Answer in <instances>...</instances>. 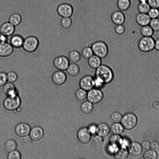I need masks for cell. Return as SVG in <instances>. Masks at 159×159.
<instances>
[{
  "label": "cell",
  "mask_w": 159,
  "mask_h": 159,
  "mask_svg": "<svg viewBox=\"0 0 159 159\" xmlns=\"http://www.w3.org/2000/svg\"><path fill=\"white\" fill-rule=\"evenodd\" d=\"M94 76L100 78L107 84L113 81L115 74L110 67L107 65L102 64L95 70Z\"/></svg>",
  "instance_id": "1"
},
{
  "label": "cell",
  "mask_w": 159,
  "mask_h": 159,
  "mask_svg": "<svg viewBox=\"0 0 159 159\" xmlns=\"http://www.w3.org/2000/svg\"><path fill=\"white\" fill-rule=\"evenodd\" d=\"M89 45L94 55L102 59L105 58L107 56L109 52V47L104 41L98 40Z\"/></svg>",
  "instance_id": "2"
},
{
  "label": "cell",
  "mask_w": 159,
  "mask_h": 159,
  "mask_svg": "<svg viewBox=\"0 0 159 159\" xmlns=\"http://www.w3.org/2000/svg\"><path fill=\"white\" fill-rule=\"evenodd\" d=\"M21 100L18 94L7 96L3 102L4 108L9 111H17L19 108Z\"/></svg>",
  "instance_id": "3"
},
{
  "label": "cell",
  "mask_w": 159,
  "mask_h": 159,
  "mask_svg": "<svg viewBox=\"0 0 159 159\" xmlns=\"http://www.w3.org/2000/svg\"><path fill=\"white\" fill-rule=\"evenodd\" d=\"M39 42L38 38L34 35H30L24 39L22 48L28 53H32L38 49Z\"/></svg>",
  "instance_id": "4"
},
{
  "label": "cell",
  "mask_w": 159,
  "mask_h": 159,
  "mask_svg": "<svg viewBox=\"0 0 159 159\" xmlns=\"http://www.w3.org/2000/svg\"><path fill=\"white\" fill-rule=\"evenodd\" d=\"M155 41V40L152 37L143 36L138 42V48L142 52H150L154 49Z\"/></svg>",
  "instance_id": "5"
},
{
  "label": "cell",
  "mask_w": 159,
  "mask_h": 159,
  "mask_svg": "<svg viewBox=\"0 0 159 159\" xmlns=\"http://www.w3.org/2000/svg\"><path fill=\"white\" fill-rule=\"evenodd\" d=\"M137 121V117L134 114L128 113L122 116L120 122L125 129L130 130L136 125Z\"/></svg>",
  "instance_id": "6"
},
{
  "label": "cell",
  "mask_w": 159,
  "mask_h": 159,
  "mask_svg": "<svg viewBox=\"0 0 159 159\" xmlns=\"http://www.w3.org/2000/svg\"><path fill=\"white\" fill-rule=\"evenodd\" d=\"M103 97V93L101 89L93 88L87 91V99L93 104L100 102Z\"/></svg>",
  "instance_id": "7"
},
{
  "label": "cell",
  "mask_w": 159,
  "mask_h": 159,
  "mask_svg": "<svg viewBox=\"0 0 159 159\" xmlns=\"http://www.w3.org/2000/svg\"><path fill=\"white\" fill-rule=\"evenodd\" d=\"M70 62L68 57L66 56L60 55L54 59L53 64L57 70L65 71L70 63Z\"/></svg>",
  "instance_id": "8"
},
{
  "label": "cell",
  "mask_w": 159,
  "mask_h": 159,
  "mask_svg": "<svg viewBox=\"0 0 159 159\" xmlns=\"http://www.w3.org/2000/svg\"><path fill=\"white\" fill-rule=\"evenodd\" d=\"M79 85L80 88L88 91L94 88V77L87 75L80 79Z\"/></svg>",
  "instance_id": "9"
},
{
  "label": "cell",
  "mask_w": 159,
  "mask_h": 159,
  "mask_svg": "<svg viewBox=\"0 0 159 159\" xmlns=\"http://www.w3.org/2000/svg\"><path fill=\"white\" fill-rule=\"evenodd\" d=\"M76 136L80 143L85 144L91 141L92 135L89 131L87 127H83L78 130Z\"/></svg>",
  "instance_id": "10"
},
{
  "label": "cell",
  "mask_w": 159,
  "mask_h": 159,
  "mask_svg": "<svg viewBox=\"0 0 159 159\" xmlns=\"http://www.w3.org/2000/svg\"><path fill=\"white\" fill-rule=\"evenodd\" d=\"M67 75L64 71L57 70L54 72L51 76L52 82L56 85L61 86L66 82Z\"/></svg>",
  "instance_id": "11"
},
{
  "label": "cell",
  "mask_w": 159,
  "mask_h": 159,
  "mask_svg": "<svg viewBox=\"0 0 159 159\" xmlns=\"http://www.w3.org/2000/svg\"><path fill=\"white\" fill-rule=\"evenodd\" d=\"M58 14L61 17H70L73 12V8L70 4L63 3L57 7Z\"/></svg>",
  "instance_id": "12"
},
{
  "label": "cell",
  "mask_w": 159,
  "mask_h": 159,
  "mask_svg": "<svg viewBox=\"0 0 159 159\" xmlns=\"http://www.w3.org/2000/svg\"><path fill=\"white\" fill-rule=\"evenodd\" d=\"M16 32V27L8 21L3 23L0 25V34L7 37L11 36Z\"/></svg>",
  "instance_id": "13"
},
{
  "label": "cell",
  "mask_w": 159,
  "mask_h": 159,
  "mask_svg": "<svg viewBox=\"0 0 159 159\" xmlns=\"http://www.w3.org/2000/svg\"><path fill=\"white\" fill-rule=\"evenodd\" d=\"M31 128L29 125L25 123L21 122L15 126L14 131L19 137H22L29 134Z\"/></svg>",
  "instance_id": "14"
},
{
  "label": "cell",
  "mask_w": 159,
  "mask_h": 159,
  "mask_svg": "<svg viewBox=\"0 0 159 159\" xmlns=\"http://www.w3.org/2000/svg\"><path fill=\"white\" fill-rule=\"evenodd\" d=\"M43 129L39 126H35L30 129L29 136L31 140L34 142L40 140L44 135Z\"/></svg>",
  "instance_id": "15"
},
{
  "label": "cell",
  "mask_w": 159,
  "mask_h": 159,
  "mask_svg": "<svg viewBox=\"0 0 159 159\" xmlns=\"http://www.w3.org/2000/svg\"><path fill=\"white\" fill-rule=\"evenodd\" d=\"M14 48L8 42H0V57H6L13 53Z\"/></svg>",
  "instance_id": "16"
},
{
  "label": "cell",
  "mask_w": 159,
  "mask_h": 159,
  "mask_svg": "<svg viewBox=\"0 0 159 159\" xmlns=\"http://www.w3.org/2000/svg\"><path fill=\"white\" fill-rule=\"evenodd\" d=\"M24 39L20 34H14L10 36L9 43L14 48L19 49L22 48Z\"/></svg>",
  "instance_id": "17"
},
{
  "label": "cell",
  "mask_w": 159,
  "mask_h": 159,
  "mask_svg": "<svg viewBox=\"0 0 159 159\" xmlns=\"http://www.w3.org/2000/svg\"><path fill=\"white\" fill-rule=\"evenodd\" d=\"M111 18L112 22L115 25L124 24L125 21V15L120 10L114 11L111 15Z\"/></svg>",
  "instance_id": "18"
},
{
  "label": "cell",
  "mask_w": 159,
  "mask_h": 159,
  "mask_svg": "<svg viewBox=\"0 0 159 159\" xmlns=\"http://www.w3.org/2000/svg\"><path fill=\"white\" fill-rule=\"evenodd\" d=\"M110 132V127L107 123L102 122L97 125L96 134L104 138L107 136Z\"/></svg>",
  "instance_id": "19"
},
{
  "label": "cell",
  "mask_w": 159,
  "mask_h": 159,
  "mask_svg": "<svg viewBox=\"0 0 159 159\" xmlns=\"http://www.w3.org/2000/svg\"><path fill=\"white\" fill-rule=\"evenodd\" d=\"M142 150L141 145L136 142H131L129 146V152L133 156L136 157L140 155L142 152Z\"/></svg>",
  "instance_id": "20"
},
{
  "label": "cell",
  "mask_w": 159,
  "mask_h": 159,
  "mask_svg": "<svg viewBox=\"0 0 159 159\" xmlns=\"http://www.w3.org/2000/svg\"><path fill=\"white\" fill-rule=\"evenodd\" d=\"M150 20L151 18L147 13H139L135 17L137 23L141 27L148 25Z\"/></svg>",
  "instance_id": "21"
},
{
  "label": "cell",
  "mask_w": 159,
  "mask_h": 159,
  "mask_svg": "<svg viewBox=\"0 0 159 159\" xmlns=\"http://www.w3.org/2000/svg\"><path fill=\"white\" fill-rule=\"evenodd\" d=\"M3 87V93L7 96L18 94L16 88L13 83L7 82Z\"/></svg>",
  "instance_id": "22"
},
{
  "label": "cell",
  "mask_w": 159,
  "mask_h": 159,
  "mask_svg": "<svg viewBox=\"0 0 159 159\" xmlns=\"http://www.w3.org/2000/svg\"><path fill=\"white\" fill-rule=\"evenodd\" d=\"M102 59L94 54L88 60V65L92 69L95 70L102 64Z\"/></svg>",
  "instance_id": "23"
},
{
  "label": "cell",
  "mask_w": 159,
  "mask_h": 159,
  "mask_svg": "<svg viewBox=\"0 0 159 159\" xmlns=\"http://www.w3.org/2000/svg\"><path fill=\"white\" fill-rule=\"evenodd\" d=\"M66 73L70 76L75 77L78 75L80 72V68L76 63H70L66 70Z\"/></svg>",
  "instance_id": "24"
},
{
  "label": "cell",
  "mask_w": 159,
  "mask_h": 159,
  "mask_svg": "<svg viewBox=\"0 0 159 159\" xmlns=\"http://www.w3.org/2000/svg\"><path fill=\"white\" fill-rule=\"evenodd\" d=\"M129 151L126 147L119 146L114 154V157L118 159H125L127 158Z\"/></svg>",
  "instance_id": "25"
},
{
  "label": "cell",
  "mask_w": 159,
  "mask_h": 159,
  "mask_svg": "<svg viewBox=\"0 0 159 159\" xmlns=\"http://www.w3.org/2000/svg\"><path fill=\"white\" fill-rule=\"evenodd\" d=\"M94 108V104L88 100L82 102L80 107L81 112L85 114L91 113L93 111Z\"/></svg>",
  "instance_id": "26"
},
{
  "label": "cell",
  "mask_w": 159,
  "mask_h": 159,
  "mask_svg": "<svg viewBox=\"0 0 159 159\" xmlns=\"http://www.w3.org/2000/svg\"><path fill=\"white\" fill-rule=\"evenodd\" d=\"M110 132L112 134L120 135L124 132V128L120 123L114 122L110 127Z\"/></svg>",
  "instance_id": "27"
},
{
  "label": "cell",
  "mask_w": 159,
  "mask_h": 159,
  "mask_svg": "<svg viewBox=\"0 0 159 159\" xmlns=\"http://www.w3.org/2000/svg\"><path fill=\"white\" fill-rule=\"evenodd\" d=\"M117 5L119 10L126 11L130 8L131 2V0H118Z\"/></svg>",
  "instance_id": "28"
},
{
  "label": "cell",
  "mask_w": 159,
  "mask_h": 159,
  "mask_svg": "<svg viewBox=\"0 0 159 159\" xmlns=\"http://www.w3.org/2000/svg\"><path fill=\"white\" fill-rule=\"evenodd\" d=\"M81 57V54L79 52L73 50L70 52L68 57L71 63H77L80 61Z\"/></svg>",
  "instance_id": "29"
},
{
  "label": "cell",
  "mask_w": 159,
  "mask_h": 159,
  "mask_svg": "<svg viewBox=\"0 0 159 159\" xmlns=\"http://www.w3.org/2000/svg\"><path fill=\"white\" fill-rule=\"evenodd\" d=\"M22 20L21 16L18 13H14L10 16L8 21L15 27L18 26Z\"/></svg>",
  "instance_id": "30"
},
{
  "label": "cell",
  "mask_w": 159,
  "mask_h": 159,
  "mask_svg": "<svg viewBox=\"0 0 159 159\" xmlns=\"http://www.w3.org/2000/svg\"><path fill=\"white\" fill-rule=\"evenodd\" d=\"M4 146L6 151L8 153L16 150L17 145L15 140L12 139H9L6 142Z\"/></svg>",
  "instance_id": "31"
},
{
  "label": "cell",
  "mask_w": 159,
  "mask_h": 159,
  "mask_svg": "<svg viewBox=\"0 0 159 159\" xmlns=\"http://www.w3.org/2000/svg\"><path fill=\"white\" fill-rule=\"evenodd\" d=\"M81 54L83 58L87 60L94 55L90 45L85 47L82 49Z\"/></svg>",
  "instance_id": "32"
},
{
  "label": "cell",
  "mask_w": 159,
  "mask_h": 159,
  "mask_svg": "<svg viewBox=\"0 0 159 159\" xmlns=\"http://www.w3.org/2000/svg\"><path fill=\"white\" fill-rule=\"evenodd\" d=\"M154 31L148 25L141 26L140 33L143 36L152 37Z\"/></svg>",
  "instance_id": "33"
},
{
  "label": "cell",
  "mask_w": 159,
  "mask_h": 159,
  "mask_svg": "<svg viewBox=\"0 0 159 159\" xmlns=\"http://www.w3.org/2000/svg\"><path fill=\"white\" fill-rule=\"evenodd\" d=\"M87 91L80 88L75 93V96L76 99L82 101L87 99Z\"/></svg>",
  "instance_id": "34"
},
{
  "label": "cell",
  "mask_w": 159,
  "mask_h": 159,
  "mask_svg": "<svg viewBox=\"0 0 159 159\" xmlns=\"http://www.w3.org/2000/svg\"><path fill=\"white\" fill-rule=\"evenodd\" d=\"M151 8L148 2H139L137 7L139 13H148Z\"/></svg>",
  "instance_id": "35"
},
{
  "label": "cell",
  "mask_w": 159,
  "mask_h": 159,
  "mask_svg": "<svg viewBox=\"0 0 159 159\" xmlns=\"http://www.w3.org/2000/svg\"><path fill=\"white\" fill-rule=\"evenodd\" d=\"M123 138L120 135L113 134L111 135L109 138V143H112L120 146L121 144Z\"/></svg>",
  "instance_id": "36"
},
{
  "label": "cell",
  "mask_w": 159,
  "mask_h": 159,
  "mask_svg": "<svg viewBox=\"0 0 159 159\" xmlns=\"http://www.w3.org/2000/svg\"><path fill=\"white\" fill-rule=\"evenodd\" d=\"M72 24V20L70 17H62L60 24L62 28L65 29H68L70 27Z\"/></svg>",
  "instance_id": "37"
},
{
  "label": "cell",
  "mask_w": 159,
  "mask_h": 159,
  "mask_svg": "<svg viewBox=\"0 0 159 159\" xmlns=\"http://www.w3.org/2000/svg\"><path fill=\"white\" fill-rule=\"evenodd\" d=\"M145 159H156L157 157V152L153 150L146 151L143 155Z\"/></svg>",
  "instance_id": "38"
},
{
  "label": "cell",
  "mask_w": 159,
  "mask_h": 159,
  "mask_svg": "<svg viewBox=\"0 0 159 159\" xmlns=\"http://www.w3.org/2000/svg\"><path fill=\"white\" fill-rule=\"evenodd\" d=\"M7 82L14 83L18 79L17 74L14 71H10L7 73Z\"/></svg>",
  "instance_id": "39"
},
{
  "label": "cell",
  "mask_w": 159,
  "mask_h": 159,
  "mask_svg": "<svg viewBox=\"0 0 159 159\" xmlns=\"http://www.w3.org/2000/svg\"><path fill=\"white\" fill-rule=\"evenodd\" d=\"M149 25L154 32H159V18L151 19Z\"/></svg>",
  "instance_id": "40"
},
{
  "label": "cell",
  "mask_w": 159,
  "mask_h": 159,
  "mask_svg": "<svg viewBox=\"0 0 159 159\" xmlns=\"http://www.w3.org/2000/svg\"><path fill=\"white\" fill-rule=\"evenodd\" d=\"M147 14L151 19L159 18V8L151 7Z\"/></svg>",
  "instance_id": "41"
},
{
  "label": "cell",
  "mask_w": 159,
  "mask_h": 159,
  "mask_svg": "<svg viewBox=\"0 0 159 159\" xmlns=\"http://www.w3.org/2000/svg\"><path fill=\"white\" fill-rule=\"evenodd\" d=\"M94 77V88L101 89L103 88L106 84L100 78Z\"/></svg>",
  "instance_id": "42"
},
{
  "label": "cell",
  "mask_w": 159,
  "mask_h": 159,
  "mask_svg": "<svg viewBox=\"0 0 159 159\" xmlns=\"http://www.w3.org/2000/svg\"><path fill=\"white\" fill-rule=\"evenodd\" d=\"M119 146L116 144L109 143L106 146L107 152L109 154L114 155Z\"/></svg>",
  "instance_id": "43"
},
{
  "label": "cell",
  "mask_w": 159,
  "mask_h": 159,
  "mask_svg": "<svg viewBox=\"0 0 159 159\" xmlns=\"http://www.w3.org/2000/svg\"><path fill=\"white\" fill-rule=\"evenodd\" d=\"M93 144L96 147L101 146L103 143V138L96 134L93 139Z\"/></svg>",
  "instance_id": "44"
},
{
  "label": "cell",
  "mask_w": 159,
  "mask_h": 159,
  "mask_svg": "<svg viewBox=\"0 0 159 159\" xmlns=\"http://www.w3.org/2000/svg\"><path fill=\"white\" fill-rule=\"evenodd\" d=\"M7 158L8 159H20L21 154L19 151L16 150L8 152Z\"/></svg>",
  "instance_id": "45"
},
{
  "label": "cell",
  "mask_w": 159,
  "mask_h": 159,
  "mask_svg": "<svg viewBox=\"0 0 159 159\" xmlns=\"http://www.w3.org/2000/svg\"><path fill=\"white\" fill-rule=\"evenodd\" d=\"M125 27L124 24L116 25L114 29L115 33L118 35L123 34L125 32Z\"/></svg>",
  "instance_id": "46"
},
{
  "label": "cell",
  "mask_w": 159,
  "mask_h": 159,
  "mask_svg": "<svg viewBox=\"0 0 159 159\" xmlns=\"http://www.w3.org/2000/svg\"><path fill=\"white\" fill-rule=\"evenodd\" d=\"M33 141L29 136L27 135L22 137L21 143L24 147H28L30 146L32 144Z\"/></svg>",
  "instance_id": "47"
},
{
  "label": "cell",
  "mask_w": 159,
  "mask_h": 159,
  "mask_svg": "<svg viewBox=\"0 0 159 159\" xmlns=\"http://www.w3.org/2000/svg\"><path fill=\"white\" fill-rule=\"evenodd\" d=\"M122 117L121 114L119 112L115 111L113 112L111 114L110 117L111 120L114 122H120Z\"/></svg>",
  "instance_id": "48"
},
{
  "label": "cell",
  "mask_w": 159,
  "mask_h": 159,
  "mask_svg": "<svg viewBox=\"0 0 159 159\" xmlns=\"http://www.w3.org/2000/svg\"><path fill=\"white\" fill-rule=\"evenodd\" d=\"M7 82V73L0 72V87H3Z\"/></svg>",
  "instance_id": "49"
},
{
  "label": "cell",
  "mask_w": 159,
  "mask_h": 159,
  "mask_svg": "<svg viewBox=\"0 0 159 159\" xmlns=\"http://www.w3.org/2000/svg\"><path fill=\"white\" fill-rule=\"evenodd\" d=\"M97 125L95 124L91 123L87 127L89 131L92 135L96 134Z\"/></svg>",
  "instance_id": "50"
},
{
  "label": "cell",
  "mask_w": 159,
  "mask_h": 159,
  "mask_svg": "<svg viewBox=\"0 0 159 159\" xmlns=\"http://www.w3.org/2000/svg\"><path fill=\"white\" fill-rule=\"evenodd\" d=\"M147 2L151 7L159 8V0H148Z\"/></svg>",
  "instance_id": "51"
},
{
  "label": "cell",
  "mask_w": 159,
  "mask_h": 159,
  "mask_svg": "<svg viewBox=\"0 0 159 159\" xmlns=\"http://www.w3.org/2000/svg\"><path fill=\"white\" fill-rule=\"evenodd\" d=\"M141 145L143 149L145 151L150 149L151 148L150 144L147 141H144L141 143Z\"/></svg>",
  "instance_id": "52"
},
{
  "label": "cell",
  "mask_w": 159,
  "mask_h": 159,
  "mask_svg": "<svg viewBox=\"0 0 159 159\" xmlns=\"http://www.w3.org/2000/svg\"><path fill=\"white\" fill-rule=\"evenodd\" d=\"M151 149L156 152L159 151V143L156 141H153L150 144Z\"/></svg>",
  "instance_id": "53"
},
{
  "label": "cell",
  "mask_w": 159,
  "mask_h": 159,
  "mask_svg": "<svg viewBox=\"0 0 159 159\" xmlns=\"http://www.w3.org/2000/svg\"><path fill=\"white\" fill-rule=\"evenodd\" d=\"M153 110L156 112L159 111V102H154L152 105Z\"/></svg>",
  "instance_id": "54"
},
{
  "label": "cell",
  "mask_w": 159,
  "mask_h": 159,
  "mask_svg": "<svg viewBox=\"0 0 159 159\" xmlns=\"http://www.w3.org/2000/svg\"><path fill=\"white\" fill-rule=\"evenodd\" d=\"M154 49L157 51L159 52V38L155 40Z\"/></svg>",
  "instance_id": "55"
},
{
  "label": "cell",
  "mask_w": 159,
  "mask_h": 159,
  "mask_svg": "<svg viewBox=\"0 0 159 159\" xmlns=\"http://www.w3.org/2000/svg\"><path fill=\"white\" fill-rule=\"evenodd\" d=\"M139 2H147L148 0H138Z\"/></svg>",
  "instance_id": "56"
},
{
  "label": "cell",
  "mask_w": 159,
  "mask_h": 159,
  "mask_svg": "<svg viewBox=\"0 0 159 159\" xmlns=\"http://www.w3.org/2000/svg\"><path fill=\"white\" fill-rule=\"evenodd\" d=\"M157 83L159 84V75L157 78Z\"/></svg>",
  "instance_id": "57"
}]
</instances>
